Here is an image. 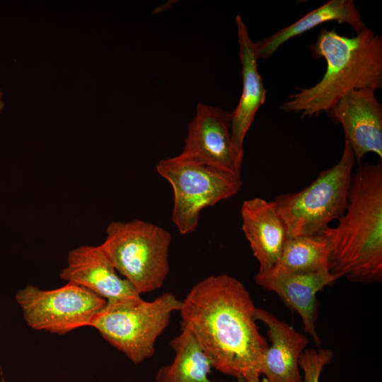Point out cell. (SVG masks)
<instances>
[{
    "label": "cell",
    "mask_w": 382,
    "mask_h": 382,
    "mask_svg": "<svg viewBox=\"0 0 382 382\" xmlns=\"http://www.w3.org/2000/svg\"><path fill=\"white\" fill-rule=\"evenodd\" d=\"M181 301L182 328L195 336L212 367L240 382L260 375L268 345L256 324L250 294L241 281L226 274L209 276Z\"/></svg>",
    "instance_id": "1"
},
{
    "label": "cell",
    "mask_w": 382,
    "mask_h": 382,
    "mask_svg": "<svg viewBox=\"0 0 382 382\" xmlns=\"http://www.w3.org/2000/svg\"><path fill=\"white\" fill-rule=\"evenodd\" d=\"M329 247V270L352 282L382 280V160L354 170L347 207L320 233Z\"/></svg>",
    "instance_id": "2"
},
{
    "label": "cell",
    "mask_w": 382,
    "mask_h": 382,
    "mask_svg": "<svg viewBox=\"0 0 382 382\" xmlns=\"http://www.w3.org/2000/svg\"><path fill=\"white\" fill-rule=\"evenodd\" d=\"M316 59L323 58L326 69L322 79L308 88H297L281 108L287 112L312 117L330 110L348 93L382 88V37L364 27L354 36L340 35L334 28H322L308 46Z\"/></svg>",
    "instance_id": "3"
},
{
    "label": "cell",
    "mask_w": 382,
    "mask_h": 382,
    "mask_svg": "<svg viewBox=\"0 0 382 382\" xmlns=\"http://www.w3.org/2000/svg\"><path fill=\"white\" fill-rule=\"evenodd\" d=\"M356 161L345 140L338 162L320 173L301 190L278 195L273 200L286 229V238L318 236L338 220L348 204Z\"/></svg>",
    "instance_id": "4"
},
{
    "label": "cell",
    "mask_w": 382,
    "mask_h": 382,
    "mask_svg": "<svg viewBox=\"0 0 382 382\" xmlns=\"http://www.w3.org/2000/svg\"><path fill=\"white\" fill-rule=\"evenodd\" d=\"M171 234L140 219L112 221L100 245L117 272L138 294L159 289L169 272Z\"/></svg>",
    "instance_id": "5"
},
{
    "label": "cell",
    "mask_w": 382,
    "mask_h": 382,
    "mask_svg": "<svg viewBox=\"0 0 382 382\" xmlns=\"http://www.w3.org/2000/svg\"><path fill=\"white\" fill-rule=\"evenodd\" d=\"M181 303L170 292L151 301L139 296L107 302L90 327L132 363L139 364L154 355L158 337L168 325L172 313L180 310Z\"/></svg>",
    "instance_id": "6"
},
{
    "label": "cell",
    "mask_w": 382,
    "mask_h": 382,
    "mask_svg": "<svg viewBox=\"0 0 382 382\" xmlns=\"http://www.w3.org/2000/svg\"><path fill=\"white\" fill-rule=\"evenodd\" d=\"M156 171L172 187V221L184 235L197 229L204 209L232 197L243 186L241 177L181 154L161 160Z\"/></svg>",
    "instance_id": "7"
},
{
    "label": "cell",
    "mask_w": 382,
    "mask_h": 382,
    "mask_svg": "<svg viewBox=\"0 0 382 382\" xmlns=\"http://www.w3.org/2000/svg\"><path fill=\"white\" fill-rule=\"evenodd\" d=\"M16 301L30 328L57 335L90 327L107 303L105 299L73 282L49 290L28 285L17 291Z\"/></svg>",
    "instance_id": "8"
},
{
    "label": "cell",
    "mask_w": 382,
    "mask_h": 382,
    "mask_svg": "<svg viewBox=\"0 0 382 382\" xmlns=\"http://www.w3.org/2000/svg\"><path fill=\"white\" fill-rule=\"evenodd\" d=\"M231 112L198 103L187 127L181 154L220 170L241 177L244 151L231 134Z\"/></svg>",
    "instance_id": "9"
},
{
    "label": "cell",
    "mask_w": 382,
    "mask_h": 382,
    "mask_svg": "<svg viewBox=\"0 0 382 382\" xmlns=\"http://www.w3.org/2000/svg\"><path fill=\"white\" fill-rule=\"evenodd\" d=\"M340 278L330 271L296 272L276 264L267 270L257 272L254 280L260 286L275 293L288 308L296 311L301 318L304 332L320 346L316 327V295Z\"/></svg>",
    "instance_id": "10"
},
{
    "label": "cell",
    "mask_w": 382,
    "mask_h": 382,
    "mask_svg": "<svg viewBox=\"0 0 382 382\" xmlns=\"http://www.w3.org/2000/svg\"><path fill=\"white\" fill-rule=\"evenodd\" d=\"M375 92L369 88L352 91L327 112L335 124L342 126L358 165L368 153L382 160V105Z\"/></svg>",
    "instance_id": "11"
},
{
    "label": "cell",
    "mask_w": 382,
    "mask_h": 382,
    "mask_svg": "<svg viewBox=\"0 0 382 382\" xmlns=\"http://www.w3.org/2000/svg\"><path fill=\"white\" fill-rule=\"evenodd\" d=\"M60 277L90 290L107 302L140 296L117 272L100 245H83L71 250Z\"/></svg>",
    "instance_id": "12"
},
{
    "label": "cell",
    "mask_w": 382,
    "mask_h": 382,
    "mask_svg": "<svg viewBox=\"0 0 382 382\" xmlns=\"http://www.w3.org/2000/svg\"><path fill=\"white\" fill-rule=\"evenodd\" d=\"M255 318L267 325L271 342L263 354L260 374L267 382H304L299 360L308 344L306 335L261 308L255 307Z\"/></svg>",
    "instance_id": "13"
},
{
    "label": "cell",
    "mask_w": 382,
    "mask_h": 382,
    "mask_svg": "<svg viewBox=\"0 0 382 382\" xmlns=\"http://www.w3.org/2000/svg\"><path fill=\"white\" fill-rule=\"evenodd\" d=\"M241 216L243 232L258 262V272L270 269L278 262L286 238L274 202L260 197L246 199Z\"/></svg>",
    "instance_id": "14"
},
{
    "label": "cell",
    "mask_w": 382,
    "mask_h": 382,
    "mask_svg": "<svg viewBox=\"0 0 382 382\" xmlns=\"http://www.w3.org/2000/svg\"><path fill=\"white\" fill-rule=\"evenodd\" d=\"M236 23L241 63L242 92L237 106L231 112V134L236 147L243 151L245 137L257 112L265 102L267 90L258 71L259 58L255 42L239 15L236 17Z\"/></svg>",
    "instance_id": "15"
},
{
    "label": "cell",
    "mask_w": 382,
    "mask_h": 382,
    "mask_svg": "<svg viewBox=\"0 0 382 382\" xmlns=\"http://www.w3.org/2000/svg\"><path fill=\"white\" fill-rule=\"evenodd\" d=\"M330 21L346 23L356 34L366 27L352 0H330L294 23L255 42L257 55L259 59H267L288 40Z\"/></svg>",
    "instance_id": "16"
},
{
    "label": "cell",
    "mask_w": 382,
    "mask_h": 382,
    "mask_svg": "<svg viewBox=\"0 0 382 382\" xmlns=\"http://www.w3.org/2000/svg\"><path fill=\"white\" fill-rule=\"evenodd\" d=\"M170 345L174 359L158 369L155 382H216L209 377L211 361L191 332L182 328Z\"/></svg>",
    "instance_id": "17"
},
{
    "label": "cell",
    "mask_w": 382,
    "mask_h": 382,
    "mask_svg": "<svg viewBox=\"0 0 382 382\" xmlns=\"http://www.w3.org/2000/svg\"><path fill=\"white\" fill-rule=\"evenodd\" d=\"M277 264L296 272L330 271L328 244L321 234L286 238Z\"/></svg>",
    "instance_id": "18"
},
{
    "label": "cell",
    "mask_w": 382,
    "mask_h": 382,
    "mask_svg": "<svg viewBox=\"0 0 382 382\" xmlns=\"http://www.w3.org/2000/svg\"><path fill=\"white\" fill-rule=\"evenodd\" d=\"M332 357L333 352L328 349H306L299 360V368L303 374V381L319 382L324 366L331 361Z\"/></svg>",
    "instance_id": "19"
},
{
    "label": "cell",
    "mask_w": 382,
    "mask_h": 382,
    "mask_svg": "<svg viewBox=\"0 0 382 382\" xmlns=\"http://www.w3.org/2000/svg\"><path fill=\"white\" fill-rule=\"evenodd\" d=\"M260 376L259 374H255L253 376H251L246 378L244 382H262L260 380Z\"/></svg>",
    "instance_id": "20"
},
{
    "label": "cell",
    "mask_w": 382,
    "mask_h": 382,
    "mask_svg": "<svg viewBox=\"0 0 382 382\" xmlns=\"http://www.w3.org/2000/svg\"><path fill=\"white\" fill-rule=\"evenodd\" d=\"M5 107L4 101V92L1 89H0V114L3 111L4 108Z\"/></svg>",
    "instance_id": "21"
}]
</instances>
